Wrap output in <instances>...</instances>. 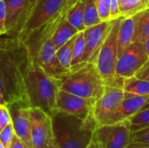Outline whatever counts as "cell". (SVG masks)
Segmentation results:
<instances>
[{"mask_svg": "<svg viewBox=\"0 0 149 148\" xmlns=\"http://www.w3.org/2000/svg\"><path fill=\"white\" fill-rule=\"evenodd\" d=\"M34 57L27 41L17 36L0 38V79L8 105L20 104L29 107L26 77Z\"/></svg>", "mask_w": 149, "mask_h": 148, "instance_id": "6da1fadb", "label": "cell"}, {"mask_svg": "<svg viewBox=\"0 0 149 148\" xmlns=\"http://www.w3.org/2000/svg\"><path fill=\"white\" fill-rule=\"evenodd\" d=\"M53 140L58 148H86L97 124L92 115L80 120L72 115L55 112L51 114Z\"/></svg>", "mask_w": 149, "mask_h": 148, "instance_id": "7a4b0ae2", "label": "cell"}, {"mask_svg": "<svg viewBox=\"0 0 149 148\" xmlns=\"http://www.w3.org/2000/svg\"><path fill=\"white\" fill-rule=\"evenodd\" d=\"M60 89V80L47 74L31 60L26 77V90L29 107H38L50 115L55 113L56 97Z\"/></svg>", "mask_w": 149, "mask_h": 148, "instance_id": "3957f363", "label": "cell"}, {"mask_svg": "<svg viewBox=\"0 0 149 148\" xmlns=\"http://www.w3.org/2000/svg\"><path fill=\"white\" fill-rule=\"evenodd\" d=\"M58 79L61 90L95 101L101 97L106 87L95 64L92 62H83L72 67Z\"/></svg>", "mask_w": 149, "mask_h": 148, "instance_id": "277c9868", "label": "cell"}, {"mask_svg": "<svg viewBox=\"0 0 149 148\" xmlns=\"http://www.w3.org/2000/svg\"><path fill=\"white\" fill-rule=\"evenodd\" d=\"M122 17L113 20L111 29L103 42L94 60V64L107 86L123 87V79L116 76L115 69L118 59L117 35ZM123 89V88H122Z\"/></svg>", "mask_w": 149, "mask_h": 148, "instance_id": "5b68a950", "label": "cell"}, {"mask_svg": "<svg viewBox=\"0 0 149 148\" xmlns=\"http://www.w3.org/2000/svg\"><path fill=\"white\" fill-rule=\"evenodd\" d=\"M63 0H40L23 20L17 37L27 41L31 34L42 30L58 13Z\"/></svg>", "mask_w": 149, "mask_h": 148, "instance_id": "8992f818", "label": "cell"}, {"mask_svg": "<svg viewBox=\"0 0 149 148\" xmlns=\"http://www.w3.org/2000/svg\"><path fill=\"white\" fill-rule=\"evenodd\" d=\"M124 98L122 88L106 85L103 94L98 99L93 108V116L97 127L113 124V119Z\"/></svg>", "mask_w": 149, "mask_h": 148, "instance_id": "52a82bcc", "label": "cell"}, {"mask_svg": "<svg viewBox=\"0 0 149 148\" xmlns=\"http://www.w3.org/2000/svg\"><path fill=\"white\" fill-rule=\"evenodd\" d=\"M148 59L144 44L133 42L118 57L115 69L116 76L122 79L134 76Z\"/></svg>", "mask_w": 149, "mask_h": 148, "instance_id": "ba28073f", "label": "cell"}, {"mask_svg": "<svg viewBox=\"0 0 149 148\" xmlns=\"http://www.w3.org/2000/svg\"><path fill=\"white\" fill-rule=\"evenodd\" d=\"M33 148H46L53 140L52 117L38 107H29Z\"/></svg>", "mask_w": 149, "mask_h": 148, "instance_id": "9c48e42d", "label": "cell"}, {"mask_svg": "<svg viewBox=\"0 0 149 148\" xmlns=\"http://www.w3.org/2000/svg\"><path fill=\"white\" fill-rule=\"evenodd\" d=\"M95 100L85 99L59 89L56 97L55 112L86 120L93 114Z\"/></svg>", "mask_w": 149, "mask_h": 148, "instance_id": "30bf717a", "label": "cell"}, {"mask_svg": "<svg viewBox=\"0 0 149 148\" xmlns=\"http://www.w3.org/2000/svg\"><path fill=\"white\" fill-rule=\"evenodd\" d=\"M94 133L105 148H126L132 134L127 120L98 126Z\"/></svg>", "mask_w": 149, "mask_h": 148, "instance_id": "8fae6325", "label": "cell"}, {"mask_svg": "<svg viewBox=\"0 0 149 148\" xmlns=\"http://www.w3.org/2000/svg\"><path fill=\"white\" fill-rule=\"evenodd\" d=\"M56 47L51 37H46L40 40L36 52L35 59L40 67L50 76L59 79L69 70L64 68L57 57Z\"/></svg>", "mask_w": 149, "mask_h": 148, "instance_id": "7c38bea8", "label": "cell"}, {"mask_svg": "<svg viewBox=\"0 0 149 148\" xmlns=\"http://www.w3.org/2000/svg\"><path fill=\"white\" fill-rule=\"evenodd\" d=\"M113 24V20L102 21L100 24L87 27L84 30L86 41V51L83 57V62L94 63L96 56L105 41Z\"/></svg>", "mask_w": 149, "mask_h": 148, "instance_id": "4fadbf2b", "label": "cell"}, {"mask_svg": "<svg viewBox=\"0 0 149 148\" xmlns=\"http://www.w3.org/2000/svg\"><path fill=\"white\" fill-rule=\"evenodd\" d=\"M7 106L10 111L15 134L29 147L33 148L31 134L29 107L20 104H10Z\"/></svg>", "mask_w": 149, "mask_h": 148, "instance_id": "5bb4252c", "label": "cell"}, {"mask_svg": "<svg viewBox=\"0 0 149 148\" xmlns=\"http://www.w3.org/2000/svg\"><path fill=\"white\" fill-rule=\"evenodd\" d=\"M149 103V95H136L124 92L123 100L113 119V124L123 121L140 112Z\"/></svg>", "mask_w": 149, "mask_h": 148, "instance_id": "9a60e30c", "label": "cell"}, {"mask_svg": "<svg viewBox=\"0 0 149 148\" xmlns=\"http://www.w3.org/2000/svg\"><path fill=\"white\" fill-rule=\"evenodd\" d=\"M4 3L6 6V31L7 33L17 32L26 10L27 0H4Z\"/></svg>", "mask_w": 149, "mask_h": 148, "instance_id": "2e32d148", "label": "cell"}, {"mask_svg": "<svg viewBox=\"0 0 149 148\" xmlns=\"http://www.w3.org/2000/svg\"><path fill=\"white\" fill-rule=\"evenodd\" d=\"M134 30L133 42L144 44L149 38V8H147L133 17Z\"/></svg>", "mask_w": 149, "mask_h": 148, "instance_id": "e0dca14e", "label": "cell"}, {"mask_svg": "<svg viewBox=\"0 0 149 148\" xmlns=\"http://www.w3.org/2000/svg\"><path fill=\"white\" fill-rule=\"evenodd\" d=\"M134 24L132 17H122L118 35H117V47L118 57L123 52V51L133 43Z\"/></svg>", "mask_w": 149, "mask_h": 148, "instance_id": "ac0fdd59", "label": "cell"}, {"mask_svg": "<svg viewBox=\"0 0 149 148\" xmlns=\"http://www.w3.org/2000/svg\"><path fill=\"white\" fill-rule=\"evenodd\" d=\"M79 32V31L72 25H71L66 19H64L61 23L58 24L50 37L56 49H58Z\"/></svg>", "mask_w": 149, "mask_h": 148, "instance_id": "d6986e66", "label": "cell"}, {"mask_svg": "<svg viewBox=\"0 0 149 148\" xmlns=\"http://www.w3.org/2000/svg\"><path fill=\"white\" fill-rule=\"evenodd\" d=\"M79 0H63V3L61 4L60 9L58 10V13L45 25V27L42 29L41 36H40V40L46 38L50 37L52 31L55 30V28L58 26L59 23H61L66 16V13L68 10L78 2Z\"/></svg>", "mask_w": 149, "mask_h": 148, "instance_id": "ffe728a7", "label": "cell"}, {"mask_svg": "<svg viewBox=\"0 0 149 148\" xmlns=\"http://www.w3.org/2000/svg\"><path fill=\"white\" fill-rule=\"evenodd\" d=\"M67 22L79 31H83L86 29L84 23V3L83 0H79L66 13L65 18Z\"/></svg>", "mask_w": 149, "mask_h": 148, "instance_id": "44dd1931", "label": "cell"}, {"mask_svg": "<svg viewBox=\"0 0 149 148\" xmlns=\"http://www.w3.org/2000/svg\"><path fill=\"white\" fill-rule=\"evenodd\" d=\"M124 92L136 95H149V81L138 79L134 76L123 79Z\"/></svg>", "mask_w": 149, "mask_h": 148, "instance_id": "7402d4cb", "label": "cell"}, {"mask_svg": "<svg viewBox=\"0 0 149 148\" xmlns=\"http://www.w3.org/2000/svg\"><path fill=\"white\" fill-rule=\"evenodd\" d=\"M122 17H131L136 13L149 8V0H119Z\"/></svg>", "mask_w": 149, "mask_h": 148, "instance_id": "603a6c76", "label": "cell"}, {"mask_svg": "<svg viewBox=\"0 0 149 148\" xmlns=\"http://www.w3.org/2000/svg\"><path fill=\"white\" fill-rule=\"evenodd\" d=\"M76 36H77V34L74 37H72L69 41H67L65 44H64L62 46H60L58 49H57V51H56L57 57L59 60V63L66 70H70L72 67L73 46H74Z\"/></svg>", "mask_w": 149, "mask_h": 148, "instance_id": "cb8c5ba5", "label": "cell"}, {"mask_svg": "<svg viewBox=\"0 0 149 148\" xmlns=\"http://www.w3.org/2000/svg\"><path fill=\"white\" fill-rule=\"evenodd\" d=\"M84 3V23L86 28L102 22L99 17L95 0H83Z\"/></svg>", "mask_w": 149, "mask_h": 148, "instance_id": "d4e9b609", "label": "cell"}, {"mask_svg": "<svg viewBox=\"0 0 149 148\" xmlns=\"http://www.w3.org/2000/svg\"><path fill=\"white\" fill-rule=\"evenodd\" d=\"M132 133L147 128L149 126V108L142 109L127 119Z\"/></svg>", "mask_w": 149, "mask_h": 148, "instance_id": "484cf974", "label": "cell"}, {"mask_svg": "<svg viewBox=\"0 0 149 148\" xmlns=\"http://www.w3.org/2000/svg\"><path fill=\"white\" fill-rule=\"evenodd\" d=\"M85 51H86V41H85L84 31H79L76 36V39L74 42V46H73L72 67L82 63Z\"/></svg>", "mask_w": 149, "mask_h": 148, "instance_id": "4316f807", "label": "cell"}, {"mask_svg": "<svg viewBox=\"0 0 149 148\" xmlns=\"http://www.w3.org/2000/svg\"><path fill=\"white\" fill-rule=\"evenodd\" d=\"M99 17L101 21H107L109 19V10L111 0H95Z\"/></svg>", "mask_w": 149, "mask_h": 148, "instance_id": "83f0119b", "label": "cell"}, {"mask_svg": "<svg viewBox=\"0 0 149 148\" xmlns=\"http://www.w3.org/2000/svg\"><path fill=\"white\" fill-rule=\"evenodd\" d=\"M14 135H15L14 128H13L12 123L10 122L0 132V141L2 142L4 147L9 148Z\"/></svg>", "mask_w": 149, "mask_h": 148, "instance_id": "f1b7e54d", "label": "cell"}, {"mask_svg": "<svg viewBox=\"0 0 149 148\" xmlns=\"http://www.w3.org/2000/svg\"><path fill=\"white\" fill-rule=\"evenodd\" d=\"M136 142V143H143L149 145V126L147 128L139 130L137 132L132 133L130 143Z\"/></svg>", "mask_w": 149, "mask_h": 148, "instance_id": "f546056e", "label": "cell"}, {"mask_svg": "<svg viewBox=\"0 0 149 148\" xmlns=\"http://www.w3.org/2000/svg\"><path fill=\"white\" fill-rule=\"evenodd\" d=\"M11 122L10 111L7 106H0V132Z\"/></svg>", "mask_w": 149, "mask_h": 148, "instance_id": "4dcf8cb0", "label": "cell"}, {"mask_svg": "<svg viewBox=\"0 0 149 148\" xmlns=\"http://www.w3.org/2000/svg\"><path fill=\"white\" fill-rule=\"evenodd\" d=\"M6 33V6L4 0H0V36Z\"/></svg>", "mask_w": 149, "mask_h": 148, "instance_id": "1f68e13d", "label": "cell"}, {"mask_svg": "<svg viewBox=\"0 0 149 148\" xmlns=\"http://www.w3.org/2000/svg\"><path fill=\"white\" fill-rule=\"evenodd\" d=\"M120 17L121 15H120V10L119 0H111L110 10H109V19L114 20Z\"/></svg>", "mask_w": 149, "mask_h": 148, "instance_id": "d6a6232c", "label": "cell"}, {"mask_svg": "<svg viewBox=\"0 0 149 148\" xmlns=\"http://www.w3.org/2000/svg\"><path fill=\"white\" fill-rule=\"evenodd\" d=\"M134 77L141 79H145L149 81V59L142 65V67L135 73Z\"/></svg>", "mask_w": 149, "mask_h": 148, "instance_id": "836d02e7", "label": "cell"}, {"mask_svg": "<svg viewBox=\"0 0 149 148\" xmlns=\"http://www.w3.org/2000/svg\"><path fill=\"white\" fill-rule=\"evenodd\" d=\"M9 148H30L21 139H19L16 134L14 135Z\"/></svg>", "mask_w": 149, "mask_h": 148, "instance_id": "e575fe53", "label": "cell"}, {"mask_svg": "<svg viewBox=\"0 0 149 148\" xmlns=\"http://www.w3.org/2000/svg\"><path fill=\"white\" fill-rule=\"evenodd\" d=\"M86 148H105V147L102 145V143L99 140V139L97 138L95 133H93V139L90 142V144L88 145V147Z\"/></svg>", "mask_w": 149, "mask_h": 148, "instance_id": "d590c367", "label": "cell"}, {"mask_svg": "<svg viewBox=\"0 0 149 148\" xmlns=\"http://www.w3.org/2000/svg\"><path fill=\"white\" fill-rule=\"evenodd\" d=\"M40 0H27V6H26V10H25V12H24V17H23V20L25 18V17L29 14V12L33 9V7L39 2ZM22 20V22H23ZM21 22V24H22ZM21 25V24H20ZM20 27V26H19ZM19 29V28H18Z\"/></svg>", "mask_w": 149, "mask_h": 148, "instance_id": "8d00e7d4", "label": "cell"}, {"mask_svg": "<svg viewBox=\"0 0 149 148\" xmlns=\"http://www.w3.org/2000/svg\"><path fill=\"white\" fill-rule=\"evenodd\" d=\"M126 148H149V145L148 144H143V143L132 142V143H129L128 146Z\"/></svg>", "mask_w": 149, "mask_h": 148, "instance_id": "74e56055", "label": "cell"}, {"mask_svg": "<svg viewBox=\"0 0 149 148\" xmlns=\"http://www.w3.org/2000/svg\"><path fill=\"white\" fill-rule=\"evenodd\" d=\"M0 106H8V102L1 90H0Z\"/></svg>", "mask_w": 149, "mask_h": 148, "instance_id": "f35d334b", "label": "cell"}, {"mask_svg": "<svg viewBox=\"0 0 149 148\" xmlns=\"http://www.w3.org/2000/svg\"><path fill=\"white\" fill-rule=\"evenodd\" d=\"M143 44H144L145 50H146V51H147V54L148 55L149 57V38L145 41V43H144Z\"/></svg>", "mask_w": 149, "mask_h": 148, "instance_id": "ab89813d", "label": "cell"}, {"mask_svg": "<svg viewBox=\"0 0 149 148\" xmlns=\"http://www.w3.org/2000/svg\"><path fill=\"white\" fill-rule=\"evenodd\" d=\"M46 148H58V146L56 145V143H55V141H54V140H53L52 141V143H51V144H50V145H49V146H48Z\"/></svg>", "mask_w": 149, "mask_h": 148, "instance_id": "60d3db41", "label": "cell"}, {"mask_svg": "<svg viewBox=\"0 0 149 148\" xmlns=\"http://www.w3.org/2000/svg\"><path fill=\"white\" fill-rule=\"evenodd\" d=\"M0 90L2 91V92L3 93V95H4V97H5V89H4V86H3V82H2L1 79H0Z\"/></svg>", "mask_w": 149, "mask_h": 148, "instance_id": "b9f144b4", "label": "cell"}, {"mask_svg": "<svg viewBox=\"0 0 149 148\" xmlns=\"http://www.w3.org/2000/svg\"><path fill=\"white\" fill-rule=\"evenodd\" d=\"M146 108H149V103H148V104L144 106V108H143V109H146Z\"/></svg>", "mask_w": 149, "mask_h": 148, "instance_id": "7bdbcfd3", "label": "cell"}, {"mask_svg": "<svg viewBox=\"0 0 149 148\" xmlns=\"http://www.w3.org/2000/svg\"><path fill=\"white\" fill-rule=\"evenodd\" d=\"M0 148H5L4 147H3V145L2 144V142L0 141Z\"/></svg>", "mask_w": 149, "mask_h": 148, "instance_id": "ee69618b", "label": "cell"}]
</instances>
